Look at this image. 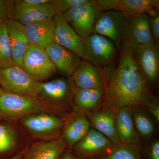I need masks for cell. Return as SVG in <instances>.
Returning a JSON list of instances; mask_svg holds the SVG:
<instances>
[{"mask_svg": "<svg viewBox=\"0 0 159 159\" xmlns=\"http://www.w3.org/2000/svg\"><path fill=\"white\" fill-rule=\"evenodd\" d=\"M120 48L117 63L98 68L104 84L102 106L116 112L123 107L145 106L155 97L137 65L126 39Z\"/></svg>", "mask_w": 159, "mask_h": 159, "instance_id": "obj_1", "label": "cell"}, {"mask_svg": "<svg viewBox=\"0 0 159 159\" xmlns=\"http://www.w3.org/2000/svg\"><path fill=\"white\" fill-rule=\"evenodd\" d=\"M42 112L62 117L70 113L37 98L9 93L3 91L0 93V113L9 120L17 121L22 117Z\"/></svg>", "mask_w": 159, "mask_h": 159, "instance_id": "obj_2", "label": "cell"}, {"mask_svg": "<svg viewBox=\"0 0 159 159\" xmlns=\"http://www.w3.org/2000/svg\"><path fill=\"white\" fill-rule=\"evenodd\" d=\"M18 123L33 141H50L61 137L64 117L42 112L20 118Z\"/></svg>", "mask_w": 159, "mask_h": 159, "instance_id": "obj_3", "label": "cell"}, {"mask_svg": "<svg viewBox=\"0 0 159 159\" xmlns=\"http://www.w3.org/2000/svg\"><path fill=\"white\" fill-rule=\"evenodd\" d=\"M42 83L17 66L0 68V87L6 93L38 99Z\"/></svg>", "mask_w": 159, "mask_h": 159, "instance_id": "obj_4", "label": "cell"}, {"mask_svg": "<svg viewBox=\"0 0 159 159\" xmlns=\"http://www.w3.org/2000/svg\"><path fill=\"white\" fill-rule=\"evenodd\" d=\"M76 89L71 77L56 78L42 82L38 99L71 112Z\"/></svg>", "mask_w": 159, "mask_h": 159, "instance_id": "obj_5", "label": "cell"}, {"mask_svg": "<svg viewBox=\"0 0 159 159\" xmlns=\"http://www.w3.org/2000/svg\"><path fill=\"white\" fill-rule=\"evenodd\" d=\"M32 141L17 121H0V159L22 153Z\"/></svg>", "mask_w": 159, "mask_h": 159, "instance_id": "obj_6", "label": "cell"}, {"mask_svg": "<svg viewBox=\"0 0 159 159\" xmlns=\"http://www.w3.org/2000/svg\"><path fill=\"white\" fill-rule=\"evenodd\" d=\"M129 17L119 11L100 12L93 33L106 37L120 48L127 36Z\"/></svg>", "mask_w": 159, "mask_h": 159, "instance_id": "obj_7", "label": "cell"}, {"mask_svg": "<svg viewBox=\"0 0 159 159\" xmlns=\"http://www.w3.org/2000/svg\"><path fill=\"white\" fill-rule=\"evenodd\" d=\"M22 69L34 80L45 82L57 73L45 48L29 44L22 62Z\"/></svg>", "mask_w": 159, "mask_h": 159, "instance_id": "obj_8", "label": "cell"}, {"mask_svg": "<svg viewBox=\"0 0 159 159\" xmlns=\"http://www.w3.org/2000/svg\"><path fill=\"white\" fill-rule=\"evenodd\" d=\"M87 61L98 68L110 65L117 55L116 47L111 41L100 34L93 33L84 39Z\"/></svg>", "mask_w": 159, "mask_h": 159, "instance_id": "obj_9", "label": "cell"}, {"mask_svg": "<svg viewBox=\"0 0 159 159\" xmlns=\"http://www.w3.org/2000/svg\"><path fill=\"white\" fill-rule=\"evenodd\" d=\"M99 13L94 0H88L84 4L71 8L62 15L76 33L85 39L93 33Z\"/></svg>", "mask_w": 159, "mask_h": 159, "instance_id": "obj_10", "label": "cell"}, {"mask_svg": "<svg viewBox=\"0 0 159 159\" xmlns=\"http://www.w3.org/2000/svg\"><path fill=\"white\" fill-rule=\"evenodd\" d=\"M139 70L149 86H153L158 79L159 46L154 41L132 49Z\"/></svg>", "mask_w": 159, "mask_h": 159, "instance_id": "obj_11", "label": "cell"}, {"mask_svg": "<svg viewBox=\"0 0 159 159\" xmlns=\"http://www.w3.org/2000/svg\"><path fill=\"white\" fill-rule=\"evenodd\" d=\"M113 145L108 138L91 127L71 151L74 156L79 159H95L104 154Z\"/></svg>", "mask_w": 159, "mask_h": 159, "instance_id": "obj_12", "label": "cell"}, {"mask_svg": "<svg viewBox=\"0 0 159 159\" xmlns=\"http://www.w3.org/2000/svg\"><path fill=\"white\" fill-rule=\"evenodd\" d=\"M54 19L55 24V42L84 59L85 46L84 39L66 21L62 14H57Z\"/></svg>", "mask_w": 159, "mask_h": 159, "instance_id": "obj_13", "label": "cell"}, {"mask_svg": "<svg viewBox=\"0 0 159 159\" xmlns=\"http://www.w3.org/2000/svg\"><path fill=\"white\" fill-rule=\"evenodd\" d=\"M57 14L58 12L51 2L37 6H24L14 1L11 19L27 26L40 21L54 18Z\"/></svg>", "mask_w": 159, "mask_h": 159, "instance_id": "obj_14", "label": "cell"}, {"mask_svg": "<svg viewBox=\"0 0 159 159\" xmlns=\"http://www.w3.org/2000/svg\"><path fill=\"white\" fill-rule=\"evenodd\" d=\"M65 123L61 138L67 150L73 147L86 134L91 128L90 123L86 116L71 112L64 117Z\"/></svg>", "mask_w": 159, "mask_h": 159, "instance_id": "obj_15", "label": "cell"}, {"mask_svg": "<svg viewBox=\"0 0 159 159\" xmlns=\"http://www.w3.org/2000/svg\"><path fill=\"white\" fill-rule=\"evenodd\" d=\"M104 98V89L76 87L71 112L86 116L102 107Z\"/></svg>", "mask_w": 159, "mask_h": 159, "instance_id": "obj_16", "label": "cell"}, {"mask_svg": "<svg viewBox=\"0 0 159 159\" xmlns=\"http://www.w3.org/2000/svg\"><path fill=\"white\" fill-rule=\"evenodd\" d=\"M46 49L57 72L65 77H71L82 61L77 54L55 42Z\"/></svg>", "mask_w": 159, "mask_h": 159, "instance_id": "obj_17", "label": "cell"}, {"mask_svg": "<svg viewBox=\"0 0 159 159\" xmlns=\"http://www.w3.org/2000/svg\"><path fill=\"white\" fill-rule=\"evenodd\" d=\"M116 113L113 110L102 106L86 116L91 127L103 134L113 145L120 143L116 129Z\"/></svg>", "mask_w": 159, "mask_h": 159, "instance_id": "obj_18", "label": "cell"}, {"mask_svg": "<svg viewBox=\"0 0 159 159\" xmlns=\"http://www.w3.org/2000/svg\"><path fill=\"white\" fill-rule=\"evenodd\" d=\"M66 150L61 137L50 141L32 140L23 152L21 159H59Z\"/></svg>", "mask_w": 159, "mask_h": 159, "instance_id": "obj_19", "label": "cell"}, {"mask_svg": "<svg viewBox=\"0 0 159 159\" xmlns=\"http://www.w3.org/2000/svg\"><path fill=\"white\" fill-rule=\"evenodd\" d=\"M6 24L13 63L22 68L23 58L30 44L25 33V26L12 19L8 20Z\"/></svg>", "mask_w": 159, "mask_h": 159, "instance_id": "obj_20", "label": "cell"}, {"mask_svg": "<svg viewBox=\"0 0 159 159\" xmlns=\"http://www.w3.org/2000/svg\"><path fill=\"white\" fill-rule=\"evenodd\" d=\"M126 41L131 49L153 41L149 28L148 14L129 17Z\"/></svg>", "mask_w": 159, "mask_h": 159, "instance_id": "obj_21", "label": "cell"}, {"mask_svg": "<svg viewBox=\"0 0 159 159\" xmlns=\"http://www.w3.org/2000/svg\"><path fill=\"white\" fill-rule=\"evenodd\" d=\"M55 29L54 18L25 26V33L30 44L45 49L55 42Z\"/></svg>", "mask_w": 159, "mask_h": 159, "instance_id": "obj_22", "label": "cell"}, {"mask_svg": "<svg viewBox=\"0 0 159 159\" xmlns=\"http://www.w3.org/2000/svg\"><path fill=\"white\" fill-rule=\"evenodd\" d=\"M71 77L76 87L78 88L104 89L103 80L99 69L87 61H81Z\"/></svg>", "mask_w": 159, "mask_h": 159, "instance_id": "obj_23", "label": "cell"}, {"mask_svg": "<svg viewBox=\"0 0 159 159\" xmlns=\"http://www.w3.org/2000/svg\"><path fill=\"white\" fill-rule=\"evenodd\" d=\"M116 126L121 143H130L143 147L144 143L137 134L134 126L130 107H123L117 111Z\"/></svg>", "mask_w": 159, "mask_h": 159, "instance_id": "obj_24", "label": "cell"}, {"mask_svg": "<svg viewBox=\"0 0 159 159\" xmlns=\"http://www.w3.org/2000/svg\"><path fill=\"white\" fill-rule=\"evenodd\" d=\"M131 116L138 134L143 143L150 141L156 132L155 121L142 106L131 107Z\"/></svg>", "mask_w": 159, "mask_h": 159, "instance_id": "obj_25", "label": "cell"}, {"mask_svg": "<svg viewBox=\"0 0 159 159\" xmlns=\"http://www.w3.org/2000/svg\"><path fill=\"white\" fill-rule=\"evenodd\" d=\"M159 0H119L115 11L127 17L142 13L149 14L159 10Z\"/></svg>", "mask_w": 159, "mask_h": 159, "instance_id": "obj_26", "label": "cell"}, {"mask_svg": "<svg viewBox=\"0 0 159 159\" xmlns=\"http://www.w3.org/2000/svg\"><path fill=\"white\" fill-rule=\"evenodd\" d=\"M142 146L121 143L113 145L104 154L95 159H143Z\"/></svg>", "mask_w": 159, "mask_h": 159, "instance_id": "obj_27", "label": "cell"}, {"mask_svg": "<svg viewBox=\"0 0 159 159\" xmlns=\"http://www.w3.org/2000/svg\"><path fill=\"white\" fill-rule=\"evenodd\" d=\"M6 22L0 24V68L14 66Z\"/></svg>", "mask_w": 159, "mask_h": 159, "instance_id": "obj_28", "label": "cell"}, {"mask_svg": "<svg viewBox=\"0 0 159 159\" xmlns=\"http://www.w3.org/2000/svg\"><path fill=\"white\" fill-rule=\"evenodd\" d=\"M88 0H52L58 14H62L69 9L81 4H84Z\"/></svg>", "mask_w": 159, "mask_h": 159, "instance_id": "obj_29", "label": "cell"}, {"mask_svg": "<svg viewBox=\"0 0 159 159\" xmlns=\"http://www.w3.org/2000/svg\"><path fill=\"white\" fill-rule=\"evenodd\" d=\"M149 28L152 39L157 45H159V10L148 14Z\"/></svg>", "mask_w": 159, "mask_h": 159, "instance_id": "obj_30", "label": "cell"}, {"mask_svg": "<svg viewBox=\"0 0 159 159\" xmlns=\"http://www.w3.org/2000/svg\"><path fill=\"white\" fill-rule=\"evenodd\" d=\"M14 3L13 0H0V24L6 22L11 19Z\"/></svg>", "mask_w": 159, "mask_h": 159, "instance_id": "obj_31", "label": "cell"}, {"mask_svg": "<svg viewBox=\"0 0 159 159\" xmlns=\"http://www.w3.org/2000/svg\"><path fill=\"white\" fill-rule=\"evenodd\" d=\"M143 107V106H142ZM146 111L152 117L154 121L158 125L159 123V104L157 98L155 96L149 102L143 107Z\"/></svg>", "mask_w": 159, "mask_h": 159, "instance_id": "obj_32", "label": "cell"}, {"mask_svg": "<svg viewBox=\"0 0 159 159\" xmlns=\"http://www.w3.org/2000/svg\"><path fill=\"white\" fill-rule=\"evenodd\" d=\"M142 155L145 159H159V141L156 139L152 142L148 148L143 150L142 148Z\"/></svg>", "mask_w": 159, "mask_h": 159, "instance_id": "obj_33", "label": "cell"}, {"mask_svg": "<svg viewBox=\"0 0 159 159\" xmlns=\"http://www.w3.org/2000/svg\"><path fill=\"white\" fill-rule=\"evenodd\" d=\"M97 9L100 12L116 10L119 0H94Z\"/></svg>", "mask_w": 159, "mask_h": 159, "instance_id": "obj_34", "label": "cell"}, {"mask_svg": "<svg viewBox=\"0 0 159 159\" xmlns=\"http://www.w3.org/2000/svg\"><path fill=\"white\" fill-rule=\"evenodd\" d=\"M15 2L21 6H34L51 3L52 0H16Z\"/></svg>", "mask_w": 159, "mask_h": 159, "instance_id": "obj_35", "label": "cell"}, {"mask_svg": "<svg viewBox=\"0 0 159 159\" xmlns=\"http://www.w3.org/2000/svg\"><path fill=\"white\" fill-rule=\"evenodd\" d=\"M59 159H81L74 156L70 150H66L60 157Z\"/></svg>", "mask_w": 159, "mask_h": 159, "instance_id": "obj_36", "label": "cell"}, {"mask_svg": "<svg viewBox=\"0 0 159 159\" xmlns=\"http://www.w3.org/2000/svg\"><path fill=\"white\" fill-rule=\"evenodd\" d=\"M23 152L18 154L12 157H11V158L9 159H21L23 156Z\"/></svg>", "mask_w": 159, "mask_h": 159, "instance_id": "obj_37", "label": "cell"}, {"mask_svg": "<svg viewBox=\"0 0 159 159\" xmlns=\"http://www.w3.org/2000/svg\"><path fill=\"white\" fill-rule=\"evenodd\" d=\"M4 120H9V119H7L6 117L4 116L3 115H2V114L0 113V121Z\"/></svg>", "mask_w": 159, "mask_h": 159, "instance_id": "obj_38", "label": "cell"}, {"mask_svg": "<svg viewBox=\"0 0 159 159\" xmlns=\"http://www.w3.org/2000/svg\"><path fill=\"white\" fill-rule=\"evenodd\" d=\"M2 91V89H1V87H0V93H1Z\"/></svg>", "mask_w": 159, "mask_h": 159, "instance_id": "obj_39", "label": "cell"}]
</instances>
